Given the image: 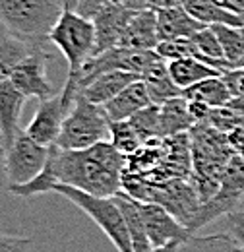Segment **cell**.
<instances>
[{
    "label": "cell",
    "mask_w": 244,
    "mask_h": 252,
    "mask_svg": "<svg viewBox=\"0 0 244 252\" xmlns=\"http://www.w3.org/2000/svg\"><path fill=\"white\" fill-rule=\"evenodd\" d=\"M49 167L59 185H68L93 196H117L128 158L111 142H101L86 150H61L51 146Z\"/></svg>",
    "instance_id": "6da1fadb"
},
{
    "label": "cell",
    "mask_w": 244,
    "mask_h": 252,
    "mask_svg": "<svg viewBox=\"0 0 244 252\" xmlns=\"http://www.w3.org/2000/svg\"><path fill=\"white\" fill-rule=\"evenodd\" d=\"M62 14V0H0V26L24 39L49 41Z\"/></svg>",
    "instance_id": "7a4b0ae2"
},
{
    "label": "cell",
    "mask_w": 244,
    "mask_h": 252,
    "mask_svg": "<svg viewBox=\"0 0 244 252\" xmlns=\"http://www.w3.org/2000/svg\"><path fill=\"white\" fill-rule=\"evenodd\" d=\"M55 192L64 196L68 202L80 208L90 220L95 221V225H99V229L109 237L117 251L134 252L130 231L126 227L122 210L115 196H93L68 185H57Z\"/></svg>",
    "instance_id": "3957f363"
},
{
    "label": "cell",
    "mask_w": 244,
    "mask_h": 252,
    "mask_svg": "<svg viewBox=\"0 0 244 252\" xmlns=\"http://www.w3.org/2000/svg\"><path fill=\"white\" fill-rule=\"evenodd\" d=\"M49 43H53L68 63V78L80 82V74L86 63L95 53V26L92 18L78 12L64 10L61 20L49 33Z\"/></svg>",
    "instance_id": "277c9868"
},
{
    "label": "cell",
    "mask_w": 244,
    "mask_h": 252,
    "mask_svg": "<svg viewBox=\"0 0 244 252\" xmlns=\"http://www.w3.org/2000/svg\"><path fill=\"white\" fill-rule=\"evenodd\" d=\"M111 138V121L101 105L80 97L68 113L59 140L55 146L61 150H86Z\"/></svg>",
    "instance_id": "5b68a950"
},
{
    "label": "cell",
    "mask_w": 244,
    "mask_h": 252,
    "mask_svg": "<svg viewBox=\"0 0 244 252\" xmlns=\"http://www.w3.org/2000/svg\"><path fill=\"white\" fill-rule=\"evenodd\" d=\"M244 196V159L239 156H233L231 161L227 163L223 177H221V185L219 190L214 196L200 204L198 212L192 216V220L188 221V231L194 235L198 229H202L204 225H208L210 221L217 220L219 216H227L231 212H235L233 208L243 200Z\"/></svg>",
    "instance_id": "8992f818"
},
{
    "label": "cell",
    "mask_w": 244,
    "mask_h": 252,
    "mask_svg": "<svg viewBox=\"0 0 244 252\" xmlns=\"http://www.w3.org/2000/svg\"><path fill=\"white\" fill-rule=\"evenodd\" d=\"M49 154L51 148L35 142L26 130H22L16 142L2 156L8 187H22L41 175L47 165Z\"/></svg>",
    "instance_id": "52a82bcc"
},
{
    "label": "cell",
    "mask_w": 244,
    "mask_h": 252,
    "mask_svg": "<svg viewBox=\"0 0 244 252\" xmlns=\"http://www.w3.org/2000/svg\"><path fill=\"white\" fill-rule=\"evenodd\" d=\"M49 59L51 55L47 51V43H43L14 68L10 80L26 97H35L39 101H45L55 95L53 84L47 78Z\"/></svg>",
    "instance_id": "ba28073f"
},
{
    "label": "cell",
    "mask_w": 244,
    "mask_h": 252,
    "mask_svg": "<svg viewBox=\"0 0 244 252\" xmlns=\"http://www.w3.org/2000/svg\"><path fill=\"white\" fill-rule=\"evenodd\" d=\"M74 105L76 103L70 97H66L62 92L41 101L35 117L31 119V123L26 128V132L35 142H39L47 148L55 146L62 130V125H64V121H66V117Z\"/></svg>",
    "instance_id": "9c48e42d"
},
{
    "label": "cell",
    "mask_w": 244,
    "mask_h": 252,
    "mask_svg": "<svg viewBox=\"0 0 244 252\" xmlns=\"http://www.w3.org/2000/svg\"><path fill=\"white\" fill-rule=\"evenodd\" d=\"M142 218H144L146 233L153 249L175 245V243L183 245L192 235L183 221L175 218L167 208H163L157 202H142Z\"/></svg>",
    "instance_id": "30bf717a"
},
{
    "label": "cell",
    "mask_w": 244,
    "mask_h": 252,
    "mask_svg": "<svg viewBox=\"0 0 244 252\" xmlns=\"http://www.w3.org/2000/svg\"><path fill=\"white\" fill-rule=\"evenodd\" d=\"M134 10L122 8L119 4L107 2L95 16H93V26H95V55H101L109 49L119 47L122 33L130 20L134 18Z\"/></svg>",
    "instance_id": "8fae6325"
},
{
    "label": "cell",
    "mask_w": 244,
    "mask_h": 252,
    "mask_svg": "<svg viewBox=\"0 0 244 252\" xmlns=\"http://www.w3.org/2000/svg\"><path fill=\"white\" fill-rule=\"evenodd\" d=\"M26 95L22 94L12 80H6L0 86V142H2V156L4 152L16 142L20 136V115L26 105Z\"/></svg>",
    "instance_id": "7c38bea8"
},
{
    "label": "cell",
    "mask_w": 244,
    "mask_h": 252,
    "mask_svg": "<svg viewBox=\"0 0 244 252\" xmlns=\"http://www.w3.org/2000/svg\"><path fill=\"white\" fill-rule=\"evenodd\" d=\"M161 39L157 32V12L146 8L134 14L122 33L119 47L130 51H155Z\"/></svg>",
    "instance_id": "4fadbf2b"
},
{
    "label": "cell",
    "mask_w": 244,
    "mask_h": 252,
    "mask_svg": "<svg viewBox=\"0 0 244 252\" xmlns=\"http://www.w3.org/2000/svg\"><path fill=\"white\" fill-rule=\"evenodd\" d=\"M152 103V95L148 92L146 82L136 80L126 90H122L115 99H111L107 105H103V109L111 123H119V121H130L136 113L150 107Z\"/></svg>",
    "instance_id": "5bb4252c"
},
{
    "label": "cell",
    "mask_w": 244,
    "mask_h": 252,
    "mask_svg": "<svg viewBox=\"0 0 244 252\" xmlns=\"http://www.w3.org/2000/svg\"><path fill=\"white\" fill-rule=\"evenodd\" d=\"M43 43H49V41L24 39L2 28L0 32V86L6 80H10L14 68ZM0 158H2V142H0Z\"/></svg>",
    "instance_id": "9a60e30c"
},
{
    "label": "cell",
    "mask_w": 244,
    "mask_h": 252,
    "mask_svg": "<svg viewBox=\"0 0 244 252\" xmlns=\"http://www.w3.org/2000/svg\"><path fill=\"white\" fill-rule=\"evenodd\" d=\"M136 80H142V76L132 74V72H124V70L105 72V74L97 76L95 80H92L88 86H84L80 97H86L88 101L103 107Z\"/></svg>",
    "instance_id": "2e32d148"
},
{
    "label": "cell",
    "mask_w": 244,
    "mask_h": 252,
    "mask_svg": "<svg viewBox=\"0 0 244 252\" xmlns=\"http://www.w3.org/2000/svg\"><path fill=\"white\" fill-rule=\"evenodd\" d=\"M204 28H208V26L198 22L184 6L157 10V32H159L161 41L192 37L194 33L202 32Z\"/></svg>",
    "instance_id": "e0dca14e"
},
{
    "label": "cell",
    "mask_w": 244,
    "mask_h": 252,
    "mask_svg": "<svg viewBox=\"0 0 244 252\" xmlns=\"http://www.w3.org/2000/svg\"><path fill=\"white\" fill-rule=\"evenodd\" d=\"M117 202L121 206L122 216L126 221V227L130 231V237H132V247L134 252H148L152 251V243L148 239V233H146V225H144V218H142V200L130 196L128 192H119L117 196Z\"/></svg>",
    "instance_id": "ac0fdd59"
},
{
    "label": "cell",
    "mask_w": 244,
    "mask_h": 252,
    "mask_svg": "<svg viewBox=\"0 0 244 252\" xmlns=\"http://www.w3.org/2000/svg\"><path fill=\"white\" fill-rule=\"evenodd\" d=\"M169 64V74L173 78V82L181 88V90H188L208 78H215V76H223V72L219 68H215L212 64L204 63L200 59H179V61H171Z\"/></svg>",
    "instance_id": "d6986e66"
},
{
    "label": "cell",
    "mask_w": 244,
    "mask_h": 252,
    "mask_svg": "<svg viewBox=\"0 0 244 252\" xmlns=\"http://www.w3.org/2000/svg\"><path fill=\"white\" fill-rule=\"evenodd\" d=\"M196 121L190 115L188 99L181 95L161 105V138H173L192 130Z\"/></svg>",
    "instance_id": "ffe728a7"
},
{
    "label": "cell",
    "mask_w": 244,
    "mask_h": 252,
    "mask_svg": "<svg viewBox=\"0 0 244 252\" xmlns=\"http://www.w3.org/2000/svg\"><path fill=\"white\" fill-rule=\"evenodd\" d=\"M142 80L148 86V92L152 95V101L157 103V105H163L165 101L183 95V90L173 82V78L169 74V64H167V61H159L157 64H153L152 68L142 76Z\"/></svg>",
    "instance_id": "44dd1931"
},
{
    "label": "cell",
    "mask_w": 244,
    "mask_h": 252,
    "mask_svg": "<svg viewBox=\"0 0 244 252\" xmlns=\"http://www.w3.org/2000/svg\"><path fill=\"white\" fill-rule=\"evenodd\" d=\"M183 95L190 101H202L210 107H225L231 103L233 94L229 92L223 76H215V78H208L188 90H184Z\"/></svg>",
    "instance_id": "7402d4cb"
},
{
    "label": "cell",
    "mask_w": 244,
    "mask_h": 252,
    "mask_svg": "<svg viewBox=\"0 0 244 252\" xmlns=\"http://www.w3.org/2000/svg\"><path fill=\"white\" fill-rule=\"evenodd\" d=\"M179 252H244V249L229 233H214V235H190Z\"/></svg>",
    "instance_id": "603a6c76"
},
{
    "label": "cell",
    "mask_w": 244,
    "mask_h": 252,
    "mask_svg": "<svg viewBox=\"0 0 244 252\" xmlns=\"http://www.w3.org/2000/svg\"><path fill=\"white\" fill-rule=\"evenodd\" d=\"M219 37L223 57L233 68L244 66V30L233 26H212Z\"/></svg>",
    "instance_id": "cb8c5ba5"
},
{
    "label": "cell",
    "mask_w": 244,
    "mask_h": 252,
    "mask_svg": "<svg viewBox=\"0 0 244 252\" xmlns=\"http://www.w3.org/2000/svg\"><path fill=\"white\" fill-rule=\"evenodd\" d=\"M109 142L126 158L134 156L144 146V140L140 138V134L136 132V128L132 126L130 121L111 123V138H109Z\"/></svg>",
    "instance_id": "d4e9b609"
},
{
    "label": "cell",
    "mask_w": 244,
    "mask_h": 252,
    "mask_svg": "<svg viewBox=\"0 0 244 252\" xmlns=\"http://www.w3.org/2000/svg\"><path fill=\"white\" fill-rule=\"evenodd\" d=\"M130 123L140 134V138L144 140V144L152 140H159L161 138V105L152 103L150 107L136 113L130 119Z\"/></svg>",
    "instance_id": "484cf974"
},
{
    "label": "cell",
    "mask_w": 244,
    "mask_h": 252,
    "mask_svg": "<svg viewBox=\"0 0 244 252\" xmlns=\"http://www.w3.org/2000/svg\"><path fill=\"white\" fill-rule=\"evenodd\" d=\"M157 55L171 63V61H179V59H200V51L196 47V43L192 41V37H181V39H169V41H161L157 45ZM202 61V59H200Z\"/></svg>",
    "instance_id": "4316f807"
},
{
    "label": "cell",
    "mask_w": 244,
    "mask_h": 252,
    "mask_svg": "<svg viewBox=\"0 0 244 252\" xmlns=\"http://www.w3.org/2000/svg\"><path fill=\"white\" fill-rule=\"evenodd\" d=\"M204 125H210L212 128L223 132V134H229L235 128L244 125V117L239 115L233 107L225 105V107H215V109H212V113H210V117H208V121Z\"/></svg>",
    "instance_id": "83f0119b"
},
{
    "label": "cell",
    "mask_w": 244,
    "mask_h": 252,
    "mask_svg": "<svg viewBox=\"0 0 244 252\" xmlns=\"http://www.w3.org/2000/svg\"><path fill=\"white\" fill-rule=\"evenodd\" d=\"M33 241L22 235H6L0 233V252H30Z\"/></svg>",
    "instance_id": "f1b7e54d"
},
{
    "label": "cell",
    "mask_w": 244,
    "mask_h": 252,
    "mask_svg": "<svg viewBox=\"0 0 244 252\" xmlns=\"http://www.w3.org/2000/svg\"><path fill=\"white\" fill-rule=\"evenodd\" d=\"M225 227L231 237L244 249V212H231L225 218Z\"/></svg>",
    "instance_id": "f546056e"
},
{
    "label": "cell",
    "mask_w": 244,
    "mask_h": 252,
    "mask_svg": "<svg viewBox=\"0 0 244 252\" xmlns=\"http://www.w3.org/2000/svg\"><path fill=\"white\" fill-rule=\"evenodd\" d=\"M223 80L233 97H244V66L223 72Z\"/></svg>",
    "instance_id": "4dcf8cb0"
},
{
    "label": "cell",
    "mask_w": 244,
    "mask_h": 252,
    "mask_svg": "<svg viewBox=\"0 0 244 252\" xmlns=\"http://www.w3.org/2000/svg\"><path fill=\"white\" fill-rule=\"evenodd\" d=\"M188 109H190V115L196 121V125H204L208 121V117H210L214 107H210V105H206L202 101H190L188 99Z\"/></svg>",
    "instance_id": "1f68e13d"
},
{
    "label": "cell",
    "mask_w": 244,
    "mask_h": 252,
    "mask_svg": "<svg viewBox=\"0 0 244 252\" xmlns=\"http://www.w3.org/2000/svg\"><path fill=\"white\" fill-rule=\"evenodd\" d=\"M227 140H229V146L233 148L235 156L244 159V125L235 128L233 132H229L227 134Z\"/></svg>",
    "instance_id": "d6a6232c"
},
{
    "label": "cell",
    "mask_w": 244,
    "mask_h": 252,
    "mask_svg": "<svg viewBox=\"0 0 244 252\" xmlns=\"http://www.w3.org/2000/svg\"><path fill=\"white\" fill-rule=\"evenodd\" d=\"M107 2H109V0H82L76 12L82 14V16H86V18H93Z\"/></svg>",
    "instance_id": "836d02e7"
},
{
    "label": "cell",
    "mask_w": 244,
    "mask_h": 252,
    "mask_svg": "<svg viewBox=\"0 0 244 252\" xmlns=\"http://www.w3.org/2000/svg\"><path fill=\"white\" fill-rule=\"evenodd\" d=\"M186 0H148V8L152 10H165V8H177V6H184Z\"/></svg>",
    "instance_id": "e575fe53"
},
{
    "label": "cell",
    "mask_w": 244,
    "mask_h": 252,
    "mask_svg": "<svg viewBox=\"0 0 244 252\" xmlns=\"http://www.w3.org/2000/svg\"><path fill=\"white\" fill-rule=\"evenodd\" d=\"M109 2L119 4V6L128 8V10H134V12H140V10L148 8V0H109Z\"/></svg>",
    "instance_id": "d590c367"
},
{
    "label": "cell",
    "mask_w": 244,
    "mask_h": 252,
    "mask_svg": "<svg viewBox=\"0 0 244 252\" xmlns=\"http://www.w3.org/2000/svg\"><path fill=\"white\" fill-rule=\"evenodd\" d=\"M215 4H219L227 10H233L237 14H244V0H215Z\"/></svg>",
    "instance_id": "8d00e7d4"
},
{
    "label": "cell",
    "mask_w": 244,
    "mask_h": 252,
    "mask_svg": "<svg viewBox=\"0 0 244 252\" xmlns=\"http://www.w3.org/2000/svg\"><path fill=\"white\" fill-rule=\"evenodd\" d=\"M229 107H233L239 115H243L244 117V97H233L231 103H229Z\"/></svg>",
    "instance_id": "74e56055"
},
{
    "label": "cell",
    "mask_w": 244,
    "mask_h": 252,
    "mask_svg": "<svg viewBox=\"0 0 244 252\" xmlns=\"http://www.w3.org/2000/svg\"><path fill=\"white\" fill-rule=\"evenodd\" d=\"M179 243H175V245H167V247H159V249H152V251L148 252H179Z\"/></svg>",
    "instance_id": "f35d334b"
},
{
    "label": "cell",
    "mask_w": 244,
    "mask_h": 252,
    "mask_svg": "<svg viewBox=\"0 0 244 252\" xmlns=\"http://www.w3.org/2000/svg\"><path fill=\"white\" fill-rule=\"evenodd\" d=\"M62 2H64V10H72V12H76L82 0H62Z\"/></svg>",
    "instance_id": "ab89813d"
},
{
    "label": "cell",
    "mask_w": 244,
    "mask_h": 252,
    "mask_svg": "<svg viewBox=\"0 0 244 252\" xmlns=\"http://www.w3.org/2000/svg\"><path fill=\"white\" fill-rule=\"evenodd\" d=\"M210 2H215V0H210Z\"/></svg>",
    "instance_id": "60d3db41"
},
{
    "label": "cell",
    "mask_w": 244,
    "mask_h": 252,
    "mask_svg": "<svg viewBox=\"0 0 244 252\" xmlns=\"http://www.w3.org/2000/svg\"><path fill=\"white\" fill-rule=\"evenodd\" d=\"M243 30H244V28H243Z\"/></svg>",
    "instance_id": "b9f144b4"
}]
</instances>
